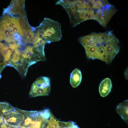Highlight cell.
<instances>
[{"mask_svg":"<svg viewBox=\"0 0 128 128\" xmlns=\"http://www.w3.org/2000/svg\"><path fill=\"white\" fill-rule=\"evenodd\" d=\"M15 49L14 48L10 47H7L6 48L7 52L8 55L10 56L12 52Z\"/></svg>","mask_w":128,"mask_h":128,"instance_id":"d6986e66","label":"cell"},{"mask_svg":"<svg viewBox=\"0 0 128 128\" xmlns=\"http://www.w3.org/2000/svg\"><path fill=\"white\" fill-rule=\"evenodd\" d=\"M14 128H20L19 127H14Z\"/></svg>","mask_w":128,"mask_h":128,"instance_id":"7402d4cb","label":"cell"},{"mask_svg":"<svg viewBox=\"0 0 128 128\" xmlns=\"http://www.w3.org/2000/svg\"><path fill=\"white\" fill-rule=\"evenodd\" d=\"M128 100L119 104L116 107L118 114L126 122H128Z\"/></svg>","mask_w":128,"mask_h":128,"instance_id":"9c48e42d","label":"cell"},{"mask_svg":"<svg viewBox=\"0 0 128 128\" xmlns=\"http://www.w3.org/2000/svg\"><path fill=\"white\" fill-rule=\"evenodd\" d=\"M14 38L18 41H21L22 38L19 34L17 33H15L14 35Z\"/></svg>","mask_w":128,"mask_h":128,"instance_id":"e0dca14e","label":"cell"},{"mask_svg":"<svg viewBox=\"0 0 128 128\" xmlns=\"http://www.w3.org/2000/svg\"><path fill=\"white\" fill-rule=\"evenodd\" d=\"M21 54L20 51L17 49L14 50L10 58L11 61L13 63L17 62L20 59Z\"/></svg>","mask_w":128,"mask_h":128,"instance_id":"7c38bea8","label":"cell"},{"mask_svg":"<svg viewBox=\"0 0 128 128\" xmlns=\"http://www.w3.org/2000/svg\"><path fill=\"white\" fill-rule=\"evenodd\" d=\"M125 77L127 79H128V68L126 69L124 73Z\"/></svg>","mask_w":128,"mask_h":128,"instance_id":"44dd1931","label":"cell"},{"mask_svg":"<svg viewBox=\"0 0 128 128\" xmlns=\"http://www.w3.org/2000/svg\"><path fill=\"white\" fill-rule=\"evenodd\" d=\"M20 111L23 115L24 118L20 125V128H42L51 114L47 109L35 111L20 109Z\"/></svg>","mask_w":128,"mask_h":128,"instance_id":"3957f363","label":"cell"},{"mask_svg":"<svg viewBox=\"0 0 128 128\" xmlns=\"http://www.w3.org/2000/svg\"><path fill=\"white\" fill-rule=\"evenodd\" d=\"M14 108L9 103L6 102H0V127L3 122V116L5 113L13 110Z\"/></svg>","mask_w":128,"mask_h":128,"instance_id":"8fae6325","label":"cell"},{"mask_svg":"<svg viewBox=\"0 0 128 128\" xmlns=\"http://www.w3.org/2000/svg\"><path fill=\"white\" fill-rule=\"evenodd\" d=\"M82 75L80 69H75L70 73V83L72 87L76 88L80 84L82 79Z\"/></svg>","mask_w":128,"mask_h":128,"instance_id":"ba28073f","label":"cell"},{"mask_svg":"<svg viewBox=\"0 0 128 128\" xmlns=\"http://www.w3.org/2000/svg\"><path fill=\"white\" fill-rule=\"evenodd\" d=\"M24 116L20 109L14 108L12 110L5 113L3 115V122L9 125L19 127Z\"/></svg>","mask_w":128,"mask_h":128,"instance_id":"5b68a950","label":"cell"},{"mask_svg":"<svg viewBox=\"0 0 128 128\" xmlns=\"http://www.w3.org/2000/svg\"><path fill=\"white\" fill-rule=\"evenodd\" d=\"M11 30L14 33L18 32L22 36H23V33L22 32L20 24L15 26Z\"/></svg>","mask_w":128,"mask_h":128,"instance_id":"4fadbf2b","label":"cell"},{"mask_svg":"<svg viewBox=\"0 0 128 128\" xmlns=\"http://www.w3.org/2000/svg\"><path fill=\"white\" fill-rule=\"evenodd\" d=\"M68 128H80L73 121L67 122Z\"/></svg>","mask_w":128,"mask_h":128,"instance_id":"9a60e30c","label":"cell"},{"mask_svg":"<svg viewBox=\"0 0 128 128\" xmlns=\"http://www.w3.org/2000/svg\"><path fill=\"white\" fill-rule=\"evenodd\" d=\"M103 6L99 0H68L63 7L74 27L86 20L96 21L101 15Z\"/></svg>","mask_w":128,"mask_h":128,"instance_id":"6da1fadb","label":"cell"},{"mask_svg":"<svg viewBox=\"0 0 128 128\" xmlns=\"http://www.w3.org/2000/svg\"><path fill=\"white\" fill-rule=\"evenodd\" d=\"M60 128H68L67 125V122H62Z\"/></svg>","mask_w":128,"mask_h":128,"instance_id":"ffe728a7","label":"cell"},{"mask_svg":"<svg viewBox=\"0 0 128 128\" xmlns=\"http://www.w3.org/2000/svg\"><path fill=\"white\" fill-rule=\"evenodd\" d=\"M35 29L42 36L41 39L47 43L59 41L62 37L60 23L49 18H45Z\"/></svg>","mask_w":128,"mask_h":128,"instance_id":"7a4b0ae2","label":"cell"},{"mask_svg":"<svg viewBox=\"0 0 128 128\" xmlns=\"http://www.w3.org/2000/svg\"><path fill=\"white\" fill-rule=\"evenodd\" d=\"M112 87L110 79L107 78L103 80L100 83L99 90L100 94L102 97L106 96L110 92Z\"/></svg>","mask_w":128,"mask_h":128,"instance_id":"52a82bcc","label":"cell"},{"mask_svg":"<svg viewBox=\"0 0 128 128\" xmlns=\"http://www.w3.org/2000/svg\"><path fill=\"white\" fill-rule=\"evenodd\" d=\"M19 24L18 19L15 17H14L13 18V22L8 25V28L11 29L15 26Z\"/></svg>","mask_w":128,"mask_h":128,"instance_id":"5bb4252c","label":"cell"},{"mask_svg":"<svg viewBox=\"0 0 128 128\" xmlns=\"http://www.w3.org/2000/svg\"><path fill=\"white\" fill-rule=\"evenodd\" d=\"M50 89L49 78L46 77H41L37 79L32 84L29 95L31 97L48 96Z\"/></svg>","mask_w":128,"mask_h":128,"instance_id":"277c9868","label":"cell"},{"mask_svg":"<svg viewBox=\"0 0 128 128\" xmlns=\"http://www.w3.org/2000/svg\"><path fill=\"white\" fill-rule=\"evenodd\" d=\"M61 123L62 122L59 121L51 114L42 128H60Z\"/></svg>","mask_w":128,"mask_h":128,"instance_id":"30bf717a","label":"cell"},{"mask_svg":"<svg viewBox=\"0 0 128 128\" xmlns=\"http://www.w3.org/2000/svg\"><path fill=\"white\" fill-rule=\"evenodd\" d=\"M3 18L7 25L13 22V18H10L8 15L5 16Z\"/></svg>","mask_w":128,"mask_h":128,"instance_id":"2e32d148","label":"cell"},{"mask_svg":"<svg viewBox=\"0 0 128 128\" xmlns=\"http://www.w3.org/2000/svg\"><path fill=\"white\" fill-rule=\"evenodd\" d=\"M82 46L85 49L87 59L93 60L97 59L105 62L104 55L96 46L86 45Z\"/></svg>","mask_w":128,"mask_h":128,"instance_id":"8992f818","label":"cell"},{"mask_svg":"<svg viewBox=\"0 0 128 128\" xmlns=\"http://www.w3.org/2000/svg\"><path fill=\"white\" fill-rule=\"evenodd\" d=\"M14 127L7 125L3 122L0 125V128H14Z\"/></svg>","mask_w":128,"mask_h":128,"instance_id":"ac0fdd59","label":"cell"}]
</instances>
